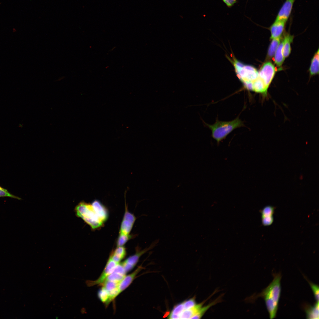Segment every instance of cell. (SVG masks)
<instances>
[{
  "instance_id": "cell-6",
  "label": "cell",
  "mask_w": 319,
  "mask_h": 319,
  "mask_svg": "<svg viewBox=\"0 0 319 319\" xmlns=\"http://www.w3.org/2000/svg\"><path fill=\"white\" fill-rule=\"evenodd\" d=\"M275 72V66L270 61L265 63L258 72L259 77L262 80L267 89H268Z\"/></svg>"
},
{
  "instance_id": "cell-25",
  "label": "cell",
  "mask_w": 319,
  "mask_h": 319,
  "mask_svg": "<svg viewBox=\"0 0 319 319\" xmlns=\"http://www.w3.org/2000/svg\"><path fill=\"white\" fill-rule=\"evenodd\" d=\"M9 197L18 200L21 199V198L11 194L7 189L0 186V197Z\"/></svg>"
},
{
  "instance_id": "cell-26",
  "label": "cell",
  "mask_w": 319,
  "mask_h": 319,
  "mask_svg": "<svg viewBox=\"0 0 319 319\" xmlns=\"http://www.w3.org/2000/svg\"><path fill=\"white\" fill-rule=\"evenodd\" d=\"M262 223L264 226H268L271 225L274 221L273 216L261 217Z\"/></svg>"
},
{
  "instance_id": "cell-27",
  "label": "cell",
  "mask_w": 319,
  "mask_h": 319,
  "mask_svg": "<svg viewBox=\"0 0 319 319\" xmlns=\"http://www.w3.org/2000/svg\"><path fill=\"white\" fill-rule=\"evenodd\" d=\"M228 7H231L237 2V0H222Z\"/></svg>"
},
{
  "instance_id": "cell-12",
  "label": "cell",
  "mask_w": 319,
  "mask_h": 319,
  "mask_svg": "<svg viewBox=\"0 0 319 319\" xmlns=\"http://www.w3.org/2000/svg\"><path fill=\"white\" fill-rule=\"evenodd\" d=\"M100 219L104 223L108 218V213L106 209L99 201L95 200L92 204Z\"/></svg>"
},
{
  "instance_id": "cell-17",
  "label": "cell",
  "mask_w": 319,
  "mask_h": 319,
  "mask_svg": "<svg viewBox=\"0 0 319 319\" xmlns=\"http://www.w3.org/2000/svg\"><path fill=\"white\" fill-rule=\"evenodd\" d=\"M283 45L282 41L280 43L274 55V62L278 66H281L285 59L282 53Z\"/></svg>"
},
{
  "instance_id": "cell-20",
  "label": "cell",
  "mask_w": 319,
  "mask_h": 319,
  "mask_svg": "<svg viewBox=\"0 0 319 319\" xmlns=\"http://www.w3.org/2000/svg\"><path fill=\"white\" fill-rule=\"evenodd\" d=\"M126 276L117 272L113 271L107 277L104 281H110L120 282Z\"/></svg>"
},
{
  "instance_id": "cell-10",
  "label": "cell",
  "mask_w": 319,
  "mask_h": 319,
  "mask_svg": "<svg viewBox=\"0 0 319 319\" xmlns=\"http://www.w3.org/2000/svg\"><path fill=\"white\" fill-rule=\"evenodd\" d=\"M142 267L139 266L133 273L127 276H126L123 280L120 282L118 288L120 294L127 288L131 283L137 274L141 270Z\"/></svg>"
},
{
  "instance_id": "cell-4",
  "label": "cell",
  "mask_w": 319,
  "mask_h": 319,
  "mask_svg": "<svg viewBox=\"0 0 319 319\" xmlns=\"http://www.w3.org/2000/svg\"><path fill=\"white\" fill-rule=\"evenodd\" d=\"M75 211L77 217L82 218L92 229L101 227L104 223L92 204L81 202L76 206Z\"/></svg>"
},
{
  "instance_id": "cell-1",
  "label": "cell",
  "mask_w": 319,
  "mask_h": 319,
  "mask_svg": "<svg viewBox=\"0 0 319 319\" xmlns=\"http://www.w3.org/2000/svg\"><path fill=\"white\" fill-rule=\"evenodd\" d=\"M281 277L280 273L274 274L272 281L259 295L265 301L270 319L276 316L281 291Z\"/></svg>"
},
{
  "instance_id": "cell-3",
  "label": "cell",
  "mask_w": 319,
  "mask_h": 319,
  "mask_svg": "<svg viewBox=\"0 0 319 319\" xmlns=\"http://www.w3.org/2000/svg\"><path fill=\"white\" fill-rule=\"evenodd\" d=\"M233 64L237 75L244 87L251 91L253 83L258 77V72L253 67L244 65L236 59Z\"/></svg>"
},
{
  "instance_id": "cell-22",
  "label": "cell",
  "mask_w": 319,
  "mask_h": 319,
  "mask_svg": "<svg viewBox=\"0 0 319 319\" xmlns=\"http://www.w3.org/2000/svg\"><path fill=\"white\" fill-rule=\"evenodd\" d=\"M275 208L271 206L264 207L261 211V217L273 216L274 213Z\"/></svg>"
},
{
  "instance_id": "cell-8",
  "label": "cell",
  "mask_w": 319,
  "mask_h": 319,
  "mask_svg": "<svg viewBox=\"0 0 319 319\" xmlns=\"http://www.w3.org/2000/svg\"><path fill=\"white\" fill-rule=\"evenodd\" d=\"M136 220L134 215L130 213L126 208L121 223L120 233L129 235Z\"/></svg>"
},
{
  "instance_id": "cell-21",
  "label": "cell",
  "mask_w": 319,
  "mask_h": 319,
  "mask_svg": "<svg viewBox=\"0 0 319 319\" xmlns=\"http://www.w3.org/2000/svg\"><path fill=\"white\" fill-rule=\"evenodd\" d=\"M119 283L113 281H105L101 285L108 292H110L118 288Z\"/></svg>"
},
{
  "instance_id": "cell-9",
  "label": "cell",
  "mask_w": 319,
  "mask_h": 319,
  "mask_svg": "<svg viewBox=\"0 0 319 319\" xmlns=\"http://www.w3.org/2000/svg\"><path fill=\"white\" fill-rule=\"evenodd\" d=\"M295 0H286L279 11L275 20L287 22L291 14Z\"/></svg>"
},
{
  "instance_id": "cell-23",
  "label": "cell",
  "mask_w": 319,
  "mask_h": 319,
  "mask_svg": "<svg viewBox=\"0 0 319 319\" xmlns=\"http://www.w3.org/2000/svg\"><path fill=\"white\" fill-rule=\"evenodd\" d=\"M131 236L129 235L120 233L117 241V247L123 246L130 238Z\"/></svg>"
},
{
  "instance_id": "cell-16",
  "label": "cell",
  "mask_w": 319,
  "mask_h": 319,
  "mask_svg": "<svg viewBox=\"0 0 319 319\" xmlns=\"http://www.w3.org/2000/svg\"><path fill=\"white\" fill-rule=\"evenodd\" d=\"M311 75H313L319 73V50L316 53L313 57L310 68Z\"/></svg>"
},
{
  "instance_id": "cell-19",
  "label": "cell",
  "mask_w": 319,
  "mask_h": 319,
  "mask_svg": "<svg viewBox=\"0 0 319 319\" xmlns=\"http://www.w3.org/2000/svg\"><path fill=\"white\" fill-rule=\"evenodd\" d=\"M98 296L99 299L106 305L110 303L109 295L108 291L103 287H102L98 292Z\"/></svg>"
},
{
  "instance_id": "cell-5",
  "label": "cell",
  "mask_w": 319,
  "mask_h": 319,
  "mask_svg": "<svg viewBox=\"0 0 319 319\" xmlns=\"http://www.w3.org/2000/svg\"><path fill=\"white\" fill-rule=\"evenodd\" d=\"M158 242V240H156L153 242L148 248L142 250H137L135 254L130 256L121 263L126 273L133 269L137 264L140 257L148 250L154 248Z\"/></svg>"
},
{
  "instance_id": "cell-18",
  "label": "cell",
  "mask_w": 319,
  "mask_h": 319,
  "mask_svg": "<svg viewBox=\"0 0 319 319\" xmlns=\"http://www.w3.org/2000/svg\"><path fill=\"white\" fill-rule=\"evenodd\" d=\"M272 39V40L270 44L268 52V56L269 58H271L274 55L281 43V37Z\"/></svg>"
},
{
  "instance_id": "cell-14",
  "label": "cell",
  "mask_w": 319,
  "mask_h": 319,
  "mask_svg": "<svg viewBox=\"0 0 319 319\" xmlns=\"http://www.w3.org/2000/svg\"><path fill=\"white\" fill-rule=\"evenodd\" d=\"M293 36L289 34L286 35L283 41L282 53L284 58L290 54L291 51V43L292 42Z\"/></svg>"
},
{
  "instance_id": "cell-7",
  "label": "cell",
  "mask_w": 319,
  "mask_h": 319,
  "mask_svg": "<svg viewBox=\"0 0 319 319\" xmlns=\"http://www.w3.org/2000/svg\"><path fill=\"white\" fill-rule=\"evenodd\" d=\"M118 264L114 261L110 257L104 270L99 278L94 281H86V283L87 286L91 287L96 285L101 284L103 283L107 277L113 271L115 267Z\"/></svg>"
},
{
  "instance_id": "cell-11",
  "label": "cell",
  "mask_w": 319,
  "mask_h": 319,
  "mask_svg": "<svg viewBox=\"0 0 319 319\" xmlns=\"http://www.w3.org/2000/svg\"><path fill=\"white\" fill-rule=\"evenodd\" d=\"M286 22L281 20H276L270 28L271 33V38L273 39L281 37Z\"/></svg>"
},
{
  "instance_id": "cell-24",
  "label": "cell",
  "mask_w": 319,
  "mask_h": 319,
  "mask_svg": "<svg viewBox=\"0 0 319 319\" xmlns=\"http://www.w3.org/2000/svg\"><path fill=\"white\" fill-rule=\"evenodd\" d=\"M305 279L308 282L312 289L314 297L316 300V302H319V286L318 285L315 284L312 282L304 276Z\"/></svg>"
},
{
  "instance_id": "cell-13",
  "label": "cell",
  "mask_w": 319,
  "mask_h": 319,
  "mask_svg": "<svg viewBox=\"0 0 319 319\" xmlns=\"http://www.w3.org/2000/svg\"><path fill=\"white\" fill-rule=\"evenodd\" d=\"M319 302H316L313 305H306L304 309L307 319H319Z\"/></svg>"
},
{
  "instance_id": "cell-2",
  "label": "cell",
  "mask_w": 319,
  "mask_h": 319,
  "mask_svg": "<svg viewBox=\"0 0 319 319\" xmlns=\"http://www.w3.org/2000/svg\"><path fill=\"white\" fill-rule=\"evenodd\" d=\"M205 125L211 130V136L219 144L235 129L243 126V122L237 117L229 121H223L217 120L214 124Z\"/></svg>"
},
{
  "instance_id": "cell-15",
  "label": "cell",
  "mask_w": 319,
  "mask_h": 319,
  "mask_svg": "<svg viewBox=\"0 0 319 319\" xmlns=\"http://www.w3.org/2000/svg\"><path fill=\"white\" fill-rule=\"evenodd\" d=\"M126 253V248L124 247H117L110 257L114 261L118 263L124 258Z\"/></svg>"
}]
</instances>
